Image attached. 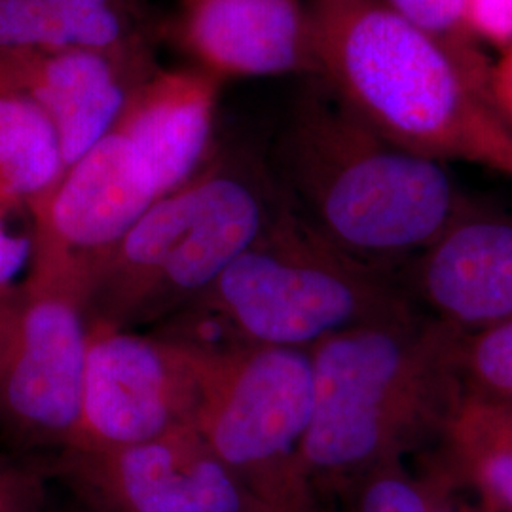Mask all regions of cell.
<instances>
[{
  "instance_id": "1",
  "label": "cell",
  "mask_w": 512,
  "mask_h": 512,
  "mask_svg": "<svg viewBox=\"0 0 512 512\" xmlns=\"http://www.w3.org/2000/svg\"><path fill=\"white\" fill-rule=\"evenodd\" d=\"M321 80L393 143L512 177L492 63L465 57L384 0H308Z\"/></svg>"
},
{
  "instance_id": "2",
  "label": "cell",
  "mask_w": 512,
  "mask_h": 512,
  "mask_svg": "<svg viewBox=\"0 0 512 512\" xmlns=\"http://www.w3.org/2000/svg\"><path fill=\"white\" fill-rule=\"evenodd\" d=\"M274 156L294 213L334 247L384 268L420 255L469 203L446 164L387 139L321 78L294 105Z\"/></svg>"
},
{
  "instance_id": "3",
  "label": "cell",
  "mask_w": 512,
  "mask_h": 512,
  "mask_svg": "<svg viewBox=\"0 0 512 512\" xmlns=\"http://www.w3.org/2000/svg\"><path fill=\"white\" fill-rule=\"evenodd\" d=\"M463 330L420 313L344 330L310 351L315 404L302 471L357 478L439 437L461 395Z\"/></svg>"
},
{
  "instance_id": "4",
  "label": "cell",
  "mask_w": 512,
  "mask_h": 512,
  "mask_svg": "<svg viewBox=\"0 0 512 512\" xmlns=\"http://www.w3.org/2000/svg\"><path fill=\"white\" fill-rule=\"evenodd\" d=\"M416 313L384 266L334 247L287 203L209 291L177 313L186 330L167 336L205 351L311 349L344 330Z\"/></svg>"
},
{
  "instance_id": "5",
  "label": "cell",
  "mask_w": 512,
  "mask_h": 512,
  "mask_svg": "<svg viewBox=\"0 0 512 512\" xmlns=\"http://www.w3.org/2000/svg\"><path fill=\"white\" fill-rule=\"evenodd\" d=\"M287 202L274 179L209 158L154 203L90 275V321L120 329L177 315L260 238Z\"/></svg>"
},
{
  "instance_id": "6",
  "label": "cell",
  "mask_w": 512,
  "mask_h": 512,
  "mask_svg": "<svg viewBox=\"0 0 512 512\" xmlns=\"http://www.w3.org/2000/svg\"><path fill=\"white\" fill-rule=\"evenodd\" d=\"M194 349L200 393L192 425L203 440L268 511L315 512L302 471L315 404L310 351Z\"/></svg>"
},
{
  "instance_id": "7",
  "label": "cell",
  "mask_w": 512,
  "mask_h": 512,
  "mask_svg": "<svg viewBox=\"0 0 512 512\" xmlns=\"http://www.w3.org/2000/svg\"><path fill=\"white\" fill-rule=\"evenodd\" d=\"M90 275L33 260L8 291L0 338V414L29 439L63 450L73 437L90 342Z\"/></svg>"
},
{
  "instance_id": "8",
  "label": "cell",
  "mask_w": 512,
  "mask_h": 512,
  "mask_svg": "<svg viewBox=\"0 0 512 512\" xmlns=\"http://www.w3.org/2000/svg\"><path fill=\"white\" fill-rule=\"evenodd\" d=\"M200 393L198 351L92 321L80 414L65 452H110L192 423Z\"/></svg>"
},
{
  "instance_id": "9",
  "label": "cell",
  "mask_w": 512,
  "mask_h": 512,
  "mask_svg": "<svg viewBox=\"0 0 512 512\" xmlns=\"http://www.w3.org/2000/svg\"><path fill=\"white\" fill-rule=\"evenodd\" d=\"M57 471L105 512H270L192 423L110 452H63Z\"/></svg>"
},
{
  "instance_id": "10",
  "label": "cell",
  "mask_w": 512,
  "mask_h": 512,
  "mask_svg": "<svg viewBox=\"0 0 512 512\" xmlns=\"http://www.w3.org/2000/svg\"><path fill=\"white\" fill-rule=\"evenodd\" d=\"M160 198L164 194L145 160L112 129L31 211L33 260L67 264L92 275L101 258Z\"/></svg>"
},
{
  "instance_id": "11",
  "label": "cell",
  "mask_w": 512,
  "mask_h": 512,
  "mask_svg": "<svg viewBox=\"0 0 512 512\" xmlns=\"http://www.w3.org/2000/svg\"><path fill=\"white\" fill-rule=\"evenodd\" d=\"M158 71L152 52L69 46L0 52V82L27 93L52 120L67 169L107 137L137 88Z\"/></svg>"
},
{
  "instance_id": "12",
  "label": "cell",
  "mask_w": 512,
  "mask_h": 512,
  "mask_svg": "<svg viewBox=\"0 0 512 512\" xmlns=\"http://www.w3.org/2000/svg\"><path fill=\"white\" fill-rule=\"evenodd\" d=\"M184 50L222 82L302 74L321 78L315 25L300 0H181Z\"/></svg>"
},
{
  "instance_id": "13",
  "label": "cell",
  "mask_w": 512,
  "mask_h": 512,
  "mask_svg": "<svg viewBox=\"0 0 512 512\" xmlns=\"http://www.w3.org/2000/svg\"><path fill=\"white\" fill-rule=\"evenodd\" d=\"M414 291L429 313L463 332L512 319V213L467 203L414 256Z\"/></svg>"
},
{
  "instance_id": "14",
  "label": "cell",
  "mask_w": 512,
  "mask_h": 512,
  "mask_svg": "<svg viewBox=\"0 0 512 512\" xmlns=\"http://www.w3.org/2000/svg\"><path fill=\"white\" fill-rule=\"evenodd\" d=\"M220 88L222 80L200 67L158 69L133 93L114 126L145 160L164 196L207 164Z\"/></svg>"
},
{
  "instance_id": "15",
  "label": "cell",
  "mask_w": 512,
  "mask_h": 512,
  "mask_svg": "<svg viewBox=\"0 0 512 512\" xmlns=\"http://www.w3.org/2000/svg\"><path fill=\"white\" fill-rule=\"evenodd\" d=\"M440 442L446 469L476 501L512 512V403L465 391Z\"/></svg>"
},
{
  "instance_id": "16",
  "label": "cell",
  "mask_w": 512,
  "mask_h": 512,
  "mask_svg": "<svg viewBox=\"0 0 512 512\" xmlns=\"http://www.w3.org/2000/svg\"><path fill=\"white\" fill-rule=\"evenodd\" d=\"M67 171L52 120L37 103L0 82V215L29 213L44 202Z\"/></svg>"
},
{
  "instance_id": "17",
  "label": "cell",
  "mask_w": 512,
  "mask_h": 512,
  "mask_svg": "<svg viewBox=\"0 0 512 512\" xmlns=\"http://www.w3.org/2000/svg\"><path fill=\"white\" fill-rule=\"evenodd\" d=\"M459 486L446 467L420 478L406 473L401 461H389L355 478L353 512H471L454 497Z\"/></svg>"
},
{
  "instance_id": "18",
  "label": "cell",
  "mask_w": 512,
  "mask_h": 512,
  "mask_svg": "<svg viewBox=\"0 0 512 512\" xmlns=\"http://www.w3.org/2000/svg\"><path fill=\"white\" fill-rule=\"evenodd\" d=\"M463 389L507 399L512 395V319L488 329L463 332L458 355Z\"/></svg>"
},
{
  "instance_id": "19",
  "label": "cell",
  "mask_w": 512,
  "mask_h": 512,
  "mask_svg": "<svg viewBox=\"0 0 512 512\" xmlns=\"http://www.w3.org/2000/svg\"><path fill=\"white\" fill-rule=\"evenodd\" d=\"M73 46L55 0H0V52H50Z\"/></svg>"
},
{
  "instance_id": "20",
  "label": "cell",
  "mask_w": 512,
  "mask_h": 512,
  "mask_svg": "<svg viewBox=\"0 0 512 512\" xmlns=\"http://www.w3.org/2000/svg\"><path fill=\"white\" fill-rule=\"evenodd\" d=\"M393 10L465 57H480L465 23V0H384Z\"/></svg>"
},
{
  "instance_id": "21",
  "label": "cell",
  "mask_w": 512,
  "mask_h": 512,
  "mask_svg": "<svg viewBox=\"0 0 512 512\" xmlns=\"http://www.w3.org/2000/svg\"><path fill=\"white\" fill-rule=\"evenodd\" d=\"M44 495L38 469L0 458V512H40Z\"/></svg>"
},
{
  "instance_id": "22",
  "label": "cell",
  "mask_w": 512,
  "mask_h": 512,
  "mask_svg": "<svg viewBox=\"0 0 512 512\" xmlns=\"http://www.w3.org/2000/svg\"><path fill=\"white\" fill-rule=\"evenodd\" d=\"M465 23L475 40L512 48V0H465Z\"/></svg>"
},
{
  "instance_id": "23",
  "label": "cell",
  "mask_w": 512,
  "mask_h": 512,
  "mask_svg": "<svg viewBox=\"0 0 512 512\" xmlns=\"http://www.w3.org/2000/svg\"><path fill=\"white\" fill-rule=\"evenodd\" d=\"M33 260V232L16 234L0 215V293L12 289V281Z\"/></svg>"
},
{
  "instance_id": "24",
  "label": "cell",
  "mask_w": 512,
  "mask_h": 512,
  "mask_svg": "<svg viewBox=\"0 0 512 512\" xmlns=\"http://www.w3.org/2000/svg\"><path fill=\"white\" fill-rule=\"evenodd\" d=\"M490 88L494 93L497 107L512 126V48L505 50L501 54V59L492 63Z\"/></svg>"
},
{
  "instance_id": "25",
  "label": "cell",
  "mask_w": 512,
  "mask_h": 512,
  "mask_svg": "<svg viewBox=\"0 0 512 512\" xmlns=\"http://www.w3.org/2000/svg\"><path fill=\"white\" fill-rule=\"evenodd\" d=\"M10 291V289H8ZM8 291L0 293V338H2V329H4V317H6V304H8Z\"/></svg>"
},
{
  "instance_id": "26",
  "label": "cell",
  "mask_w": 512,
  "mask_h": 512,
  "mask_svg": "<svg viewBox=\"0 0 512 512\" xmlns=\"http://www.w3.org/2000/svg\"><path fill=\"white\" fill-rule=\"evenodd\" d=\"M471 512H507L503 511V509H497L494 505H490V503H484V501H476L475 507L471 509Z\"/></svg>"
},
{
  "instance_id": "27",
  "label": "cell",
  "mask_w": 512,
  "mask_h": 512,
  "mask_svg": "<svg viewBox=\"0 0 512 512\" xmlns=\"http://www.w3.org/2000/svg\"><path fill=\"white\" fill-rule=\"evenodd\" d=\"M505 401H509V403H512V395H511V397H507V399H505Z\"/></svg>"
}]
</instances>
